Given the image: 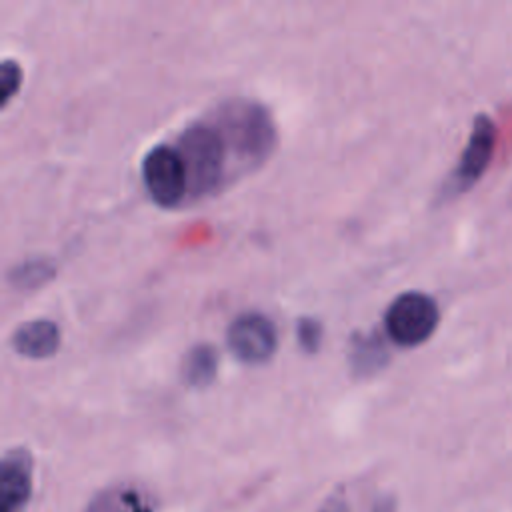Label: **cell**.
I'll return each mask as SVG.
<instances>
[{"label":"cell","instance_id":"15","mask_svg":"<svg viewBox=\"0 0 512 512\" xmlns=\"http://www.w3.org/2000/svg\"><path fill=\"white\" fill-rule=\"evenodd\" d=\"M318 512H350L346 498L342 496V492H334L332 496H328L322 506L318 508Z\"/></svg>","mask_w":512,"mask_h":512},{"label":"cell","instance_id":"2","mask_svg":"<svg viewBox=\"0 0 512 512\" xmlns=\"http://www.w3.org/2000/svg\"><path fill=\"white\" fill-rule=\"evenodd\" d=\"M176 150L186 166L188 198H204L224 184L228 148L212 122H194L184 128L178 136Z\"/></svg>","mask_w":512,"mask_h":512},{"label":"cell","instance_id":"6","mask_svg":"<svg viewBox=\"0 0 512 512\" xmlns=\"http://www.w3.org/2000/svg\"><path fill=\"white\" fill-rule=\"evenodd\" d=\"M494 142H496V130L494 122L486 114H478L472 124V132L468 138V144L460 156L458 166L450 174L442 194L444 196H454L464 190H468L486 170L490 164L492 152H494Z\"/></svg>","mask_w":512,"mask_h":512},{"label":"cell","instance_id":"5","mask_svg":"<svg viewBox=\"0 0 512 512\" xmlns=\"http://www.w3.org/2000/svg\"><path fill=\"white\" fill-rule=\"evenodd\" d=\"M226 342L240 362L264 364L276 352L278 332L268 316L260 312H244L228 326Z\"/></svg>","mask_w":512,"mask_h":512},{"label":"cell","instance_id":"12","mask_svg":"<svg viewBox=\"0 0 512 512\" xmlns=\"http://www.w3.org/2000/svg\"><path fill=\"white\" fill-rule=\"evenodd\" d=\"M86 512H150V506L136 490H104L90 500Z\"/></svg>","mask_w":512,"mask_h":512},{"label":"cell","instance_id":"4","mask_svg":"<svg viewBox=\"0 0 512 512\" xmlns=\"http://www.w3.org/2000/svg\"><path fill=\"white\" fill-rule=\"evenodd\" d=\"M142 182L150 200L160 208H176L188 198L186 166L170 144H156L142 158Z\"/></svg>","mask_w":512,"mask_h":512},{"label":"cell","instance_id":"9","mask_svg":"<svg viewBox=\"0 0 512 512\" xmlns=\"http://www.w3.org/2000/svg\"><path fill=\"white\" fill-rule=\"evenodd\" d=\"M218 374V350L212 344H196L182 362V378L192 388H208Z\"/></svg>","mask_w":512,"mask_h":512},{"label":"cell","instance_id":"8","mask_svg":"<svg viewBox=\"0 0 512 512\" xmlns=\"http://www.w3.org/2000/svg\"><path fill=\"white\" fill-rule=\"evenodd\" d=\"M60 328L48 318L28 320L12 334V348L16 354L30 360H44L60 348Z\"/></svg>","mask_w":512,"mask_h":512},{"label":"cell","instance_id":"11","mask_svg":"<svg viewBox=\"0 0 512 512\" xmlns=\"http://www.w3.org/2000/svg\"><path fill=\"white\" fill-rule=\"evenodd\" d=\"M56 274V264L48 258H28L8 272V280L18 290H36L48 284Z\"/></svg>","mask_w":512,"mask_h":512},{"label":"cell","instance_id":"1","mask_svg":"<svg viewBox=\"0 0 512 512\" xmlns=\"http://www.w3.org/2000/svg\"><path fill=\"white\" fill-rule=\"evenodd\" d=\"M212 124L220 130L228 154L234 156L236 168H258L276 146V126L270 112L246 98H232L222 102L214 114Z\"/></svg>","mask_w":512,"mask_h":512},{"label":"cell","instance_id":"7","mask_svg":"<svg viewBox=\"0 0 512 512\" xmlns=\"http://www.w3.org/2000/svg\"><path fill=\"white\" fill-rule=\"evenodd\" d=\"M32 496V456L12 448L0 464V512H22Z\"/></svg>","mask_w":512,"mask_h":512},{"label":"cell","instance_id":"3","mask_svg":"<svg viewBox=\"0 0 512 512\" xmlns=\"http://www.w3.org/2000/svg\"><path fill=\"white\" fill-rule=\"evenodd\" d=\"M440 322L434 298L424 292H404L392 300L384 314V328L392 342L404 348L426 342Z\"/></svg>","mask_w":512,"mask_h":512},{"label":"cell","instance_id":"14","mask_svg":"<svg viewBox=\"0 0 512 512\" xmlns=\"http://www.w3.org/2000/svg\"><path fill=\"white\" fill-rule=\"evenodd\" d=\"M0 78H2V106H6L20 90L22 86V68L16 60H4L0 66Z\"/></svg>","mask_w":512,"mask_h":512},{"label":"cell","instance_id":"10","mask_svg":"<svg viewBox=\"0 0 512 512\" xmlns=\"http://www.w3.org/2000/svg\"><path fill=\"white\" fill-rule=\"evenodd\" d=\"M348 358H350V368L354 376L366 378L384 368L388 360V352L384 342L378 338V334L354 336Z\"/></svg>","mask_w":512,"mask_h":512},{"label":"cell","instance_id":"13","mask_svg":"<svg viewBox=\"0 0 512 512\" xmlns=\"http://www.w3.org/2000/svg\"><path fill=\"white\" fill-rule=\"evenodd\" d=\"M296 340L306 354H316L322 346V324L316 318H300L296 324Z\"/></svg>","mask_w":512,"mask_h":512}]
</instances>
